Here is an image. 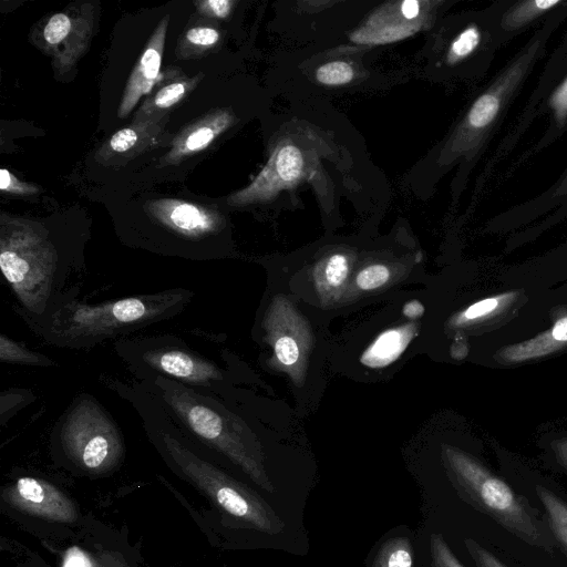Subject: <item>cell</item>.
I'll use <instances>...</instances> for the list:
<instances>
[{
    "mask_svg": "<svg viewBox=\"0 0 567 567\" xmlns=\"http://www.w3.org/2000/svg\"><path fill=\"white\" fill-rule=\"evenodd\" d=\"M113 348L138 381L162 377L216 395L228 379L227 371L174 334L125 337Z\"/></svg>",
    "mask_w": 567,
    "mask_h": 567,
    "instance_id": "5b68a950",
    "label": "cell"
},
{
    "mask_svg": "<svg viewBox=\"0 0 567 567\" xmlns=\"http://www.w3.org/2000/svg\"><path fill=\"white\" fill-rule=\"evenodd\" d=\"M392 266L384 262H371L354 276V286L360 291H374L389 285L395 277Z\"/></svg>",
    "mask_w": 567,
    "mask_h": 567,
    "instance_id": "ffe728a7",
    "label": "cell"
},
{
    "mask_svg": "<svg viewBox=\"0 0 567 567\" xmlns=\"http://www.w3.org/2000/svg\"><path fill=\"white\" fill-rule=\"evenodd\" d=\"M0 361L7 364H21L39 368L55 367L58 363L50 357L28 348L12 338L0 334Z\"/></svg>",
    "mask_w": 567,
    "mask_h": 567,
    "instance_id": "e0dca14e",
    "label": "cell"
},
{
    "mask_svg": "<svg viewBox=\"0 0 567 567\" xmlns=\"http://www.w3.org/2000/svg\"><path fill=\"white\" fill-rule=\"evenodd\" d=\"M353 267V257L334 251L319 259L312 270L317 295L323 306L334 303L346 290Z\"/></svg>",
    "mask_w": 567,
    "mask_h": 567,
    "instance_id": "9a60e30c",
    "label": "cell"
},
{
    "mask_svg": "<svg viewBox=\"0 0 567 567\" xmlns=\"http://www.w3.org/2000/svg\"><path fill=\"white\" fill-rule=\"evenodd\" d=\"M203 76L202 72L195 76H187L178 68L168 69L164 81L143 101L132 122L159 120L167 116L169 111L198 85Z\"/></svg>",
    "mask_w": 567,
    "mask_h": 567,
    "instance_id": "4fadbf2b",
    "label": "cell"
},
{
    "mask_svg": "<svg viewBox=\"0 0 567 567\" xmlns=\"http://www.w3.org/2000/svg\"><path fill=\"white\" fill-rule=\"evenodd\" d=\"M185 41L196 49L213 48L220 39L219 32L209 27H194L186 31Z\"/></svg>",
    "mask_w": 567,
    "mask_h": 567,
    "instance_id": "83f0119b",
    "label": "cell"
},
{
    "mask_svg": "<svg viewBox=\"0 0 567 567\" xmlns=\"http://www.w3.org/2000/svg\"><path fill=\"white\" fill-rule=\"evenodd\" d=\"M467 354V347L464 340H455V342L451 346V355L454 359H462Z\"/></svg>",
    "mask_w": 567,
    "mask_h": 567,
    "instance_id": "74e56055",
    "label": "cell"
},
{
    "mask_svg": "<svg viewBox=\"0 0 567 567\" xmlns=\"http://www.w3.org/2000/svg\"><path fill=\"white\" fill-rule=\"evenodd\" d=\"M138 384L179 427L219 450L266 491H275L258 437L247 422L216 395L162 377L138 381Z\"/></svg>",
    "mask_w": 567,
    "mask_h": 567,
    "instance_id": "3957f363",
    "label": "cell"
},
{
    "mask_svg": "<svg viewBox=\"0 0 567 567\" xmlns=\"http://www.w3.org/2000/svg\"><path fill=\"white\" fill-rule=\"evenodd\" d=\"M0 188L14 195H33L39 192L37 185L22 182L6 168L0 171Z\"/></svg>",
    "mask_w": 567,
    "mask_h": 567,
    "instance_id": "f1b7e54d",
    "label": "cell"
},
{
    "mask_svg": "<svg viewBox=\"0 0 567 567\" xmlns=\"http://www.w3.org/2000/svg\"><path fill=\"white\" fill-rule=\"evenodd\" d=\"M194 298L187 288H169L99 303L71 297L41 317H21L45 343L63 349L90 350L107 340L172 319Z\"/></svg>",
    "mask_w": 567,
    "mask_h": 567,
    "instance_id": "6da1fadb",
    "label": "cell"
},
{
    "mask_svg": "<svg viewBox=\"0 0 567 567\" xmlns=\"http://www.w3.org/2000/svg\"><path fill=\"white\" fill-rule=\"evenodd\" d=\"M73 27L74 22L68 14L54 13L45 23L42 37L49 45L56 47L71 35Z\"/></svg>",
    "mask_w": 567,
    "mask_h": 567,
    "instance_id": "cb8c5ba5",
    "label": "cell"
},
{
    "mask_svg": "<svg viewBox=\"0 0 567 567\" xmlns=\"http://www.w3.org/2000/svg\"><path fill=\"white\" fill-rule=\"evenodd\" d=\"M168 22L169 17L165 16L146 42L124 89L117 110L120 118H125L141 97L164 81L166 72H161V64Z\"/></svg>",
    "mask_w": 567,
    "mask_h": 567,
    "instance_id": "8fae6325",
    "label": "cell"
},
{
    "mask_svg": "<svg viewBox=\"0 0 567 567\" xmlns=\"http://www.w3.org/2000/svg\"><path fill=\"white\" fill-rule=\"evenodd\" d=\"M265 340L272 349L271 365L303 385L315 336L308 319L282 293L272 297L264 318Z\"/></svg>",
    "mask_w": 567,
    "mask_h": 567,
    "instance_id": "52a82bcc",
    "label": "cell"
},
{
    "mask_svg": "<svg viewBox=\"0 0 567 567\" xmlns=\"http://www.w3.org/2000/svg\"><path fill=\"white\" fill-rule=\"evenodd\" d=\"M144 210L150 220L177 243L185 245L188 257L208 259L206 244L226 228L224 216L216 209L175 198L146 202Z\"/></svg>",
    "mask_w": 567,
    "mask_h": 567,
    "instance_id": "ba28073f",
    "label": "cell"
},
{
    "mask_svg": "<svg viewBox=\"0 0 567 567\" xmlns=\"http://www.w3.org/2000/svg\"><path fill=\"white\" fill-rule=\"evenodd\" d=\"M353 68L344 61L328 62L316 71V79L324 85H342L352 81Z\"/></svg>",
    "mask_w": 567,
    "mask_h": 567,
    "instance_id": "603a6c76",
    "label": "cell"
},
{
    "mask_svg": "<svg viewBox=\"0 0 567 567\" xmlns=\"http://www.w3.org/2000/svg\"><path fill=\"white\" fill-rule=\"evenodd\" d=\"M430 555L431 567H464L439 533L430 537Z\"/></svg>",
    "mask_w": 567,
    "mask_h": 567,
    "instance_id": "d4e9b609",
    "label": "cell"
},
{
    "mask_svg": "<svg viewBox=\"0 0 567 567\" xmlns=\"http://www.w3.org/2000/svg\"><path fill=\"white\" fill-rule=\"evenodd\" d=\"M536 493L546 511L554 535L567 551V504L543 486L537 485Z\"/></svg>",
    "mask_w": 567,
    "mask_h": 567,
    "instance_id": "d6986e66",
    "label": "cell"
},
{
    "mask_svg": "<svg viewBox=\"0 0 567 567\" xmlns=\"http://www.w3.org/2000/svg\"><path fill=\"white\" fill-rule=\"evenodd\" d=\"M372 567H414L411 540L398 536L383 542L372 560Z\"/></svg>",
    "mask_w": 567,
    "mask_h": 567,
    "instance_id": "ac0fdd59",
    "label": "cell"
},
{
    "mask_svg": "<svg viewBox=\"0 0 567 567\" xmlns=\"http://www.w3.org/2000/svg\"><path fill=\"white\" fill-rule=\"evenodd\" d=\"M557 1H535L534 4L537 7V9H548L555 4H557Z\"/></svg>",
    "mask_w": 567,
    "mask_h": 567,
    "instance_id": "f35d334b",
    "label": "cell"
},
{
    "mask_svg": "<svg viewBox=\"0 0 567 567\" xmlns=\"http://www.w3.org/2000/svg\"><path fill=\"white\" fill-rule=\"evenodd\" d=\"M399 6L401 16L409 21L416 19L422 9V3L416 0H404Z\"/></svg>",
    "mask_w": 567,
    "mask_h": 567,
    "instance_id": "e575fe53",
    "label": "cell"
},
{
    "mask_svg": "<svg viewBox=\"0 0 567 567\" xmlns=\"http://www.w3.org/2000/svg\"><path fill=\"white\" fill-rule=\"evenodd\" d=\"M64 567H91V564L81 551L73 550L66 557Z\"/></svg>",
    "mask_w": 567,
    "mask_h": 567,
    "instance_id": "8d00e7d4",
    "label": "cell"
},
{
    "mask_svg": "<svg viewBox=\"0 0 567 567\" xmlns=\"http://www.w3.org/2000/svg\"><path fill=\"white\" fill-rule=\"evenodd\" d=\"M464 545L477 567H506L497 557L472 538H465Z\"/></svg>",
    "mask_w": 567,
    "mask_h": 567,
    "instance_id": "f546056e",
    "label": "cell"
},
{
    "mask_svg": "<svg viewBox=\"0 0 567 567\" xmlns=\"http://www.w3.org/2000/svg\"><path fill=\"white\" fill-rule=\"evenodd\" d=\"M16 488L30 508L51 516H63L64 509L53 505V503L63 505V502H53V496H58V494L52 486L33 477H21L18 480Z\"/></svg>",
    "mask_w": 567,
    "mask_h": 567,
    "instance_id": "2e32d148",
    "label": "cell"
},
{
    "mask_svg": "<svg viewBox=\"0 0 567 567\" xmlns=\"http://www.w3.org/2000/svg\"><path fill=\"white\" fill-rule=\"evenodd\" d=\"M442 458L460 497L523 542L551 550L553 540L523 497L465 452L442 446Z\"/></svg>",
    "mask_w": 567,
    "mask_h": 567,
    "instance_id": "277c9868",
    "label": "cell"
},
{
    "mask_svg": "<svg viewBox=\"0 0 567 567\" xmlns=\"http://www.w3.org/2000/svg\"><path fill=\"white\" fill-rule=\"evenodd\" d=\"M235 4L230 0H204L195 3L199 13L216 19H226Z\"/></svg>",
    "mask_w": 567,
    "mask_h": 567,
    "instance_id": "1f68e13d",
    "label": "cell"
},
{
    "mask_svg": "<svg viewBox=\"0 0 567 567\" xmlns=\"http://www.w3.org/2000/svg\"><path fill=\"white\" fill-rule=\"evenodd\" d=\"M82 266V259L61 247L41 223L1 216L0 269L19 317H41L78 297L80 285L71 279Z\"/></svg>",
    "mask_w": 567,
    "mask_h": 567,
    "instance_id": "7a4b0ae2",
    "label": "cell"
},
{
    "mask_svg": "<svg viewBox=\"0 0 567 567\" xmlns=\"http://www.w3.org/2000/svg\"><path fill=\"white\" fill-rule=\"evenodd\" d=\"M419 333V326L410 321L380 332L360 355V363L382 369L396 361Z\"/></svg>",
    "mask_w": 567,
    "mask_h": 567,
    "instance_id": "5bb4252c",
    "label": "cell"
},
{
    "mask_svg": "<svg viewBox=\"0 0 567 567\" xmlns=\"http://www.w3.org/2000/svg\"><path fill=\"white\" fill-rule=\"evenodd\" d=\"M169 115L159 120L132 122L127 127L116 131L96 151L94 159L102 166L118 168L130 161L156 148L172 135L165 132Z\"/></svg>",
    "mask_w": 567,
    "mask_h": 567,
    "instance_id": "30bf717a",
    "label": "cell"
},
{
    "mask_svg": "<svg viewBox=\"0 0 567 567\" xmlns=\"http://www.w3.org/2000/svg\"><path fill=\"white\" fill-rule=\"evenodd\" d=\"M65 452L90 470L111 462L122 447L117 423L91 394L80 393L55 423Z\"/></svg>",
    "mask_w": 567,
    "mask_h": 567,
    "instance_id": "8992f818",
    "label": "cell"
},
{
    "mask_svg": "<svg viewBox=\"0 0 567 567\" xmlns=\"http://www.w3.org/2000/svg\"><path fill=\"white\" fill-rule=\"evenodd\" d=\"M561 457H563L564 463L567 466V446L561 450Z\"/></svg>",
    "mask_w": 567,
    "mask_h": 567,
    "instance_id": "ab89813d",
    "label": "cell"
},
{
    "mask_svg": "<svg viewBox=\"0 0 567 567\" xmlns=\"http://www.w3.org/2000/svg\"><path fill=\"white\" fill-rule=\"evenodd\" d=\"M30 395L31 393L28 394L27 390L20 389L14 390V392H12V390L2 392L1 400L11 402V404L1 405V424H4L8 417L28 404L27 402Z\"/></svg>",
    "mask_w": 567,
    "mask_h": 567,
    "instance_id": "4dcf8cb0",
    "label": "cell"
},
{
    "mask_svg": "<svg viewBox=\"0 0 567 567\" xmlns=\"http://www.w3.org/2000/svg\"><path fill=\"white\" fill-rule=\"evenodd\" d=\"M478 40L480 33L476 28L471 27L465 29L453 41L449 52V61L455 62L470 54L476 48Z\"/></svg>",
    "mask_w": 567,
    "mask_h": 567,
    "instance_id": "4316f807",
    "label": "cell"
},
{
    "mask_svg": "<svg viewBox=\"0 0 567 567\" xmlns=\"http://www.w3.org/2000/svg\"><path fill=\"white\" fill-rule=\"evenodd\" d=\"M305 175V157L292 143L278 146L256 178L245 188L231 194L230 206H245L272 198L280 190L296 185Z\"/></svg>",
    "mask_w": 567,
    "mask_h": 567,
    "instance_id": "9c48e42d",
    "label": "cell"
},
{
    "mask_svg": "<svg viewBox=\"0 0 567 567\" xmlns=\"http://www.w3.org/2000/svg\"><path fill=\"white\" fill-rule=\"evenodd\" d=\"M498 110V101L494 95L481 96L472 106L468 114V122L474 127H482L488 124Z\"/></svg>",
    "mask_w": 567,
    "mask_h": 567,
    "instance_id": "484cf974",
    "label": "cell"
},
{
    "mask_svg": "<svg viewBox=\"0 0 567 567\" xmlns=\"http://www.w3.org/2000/svg\"><path fill=\"white\" fill-rule=\"evenodd\" d=\"M425 312L424 305L417 300L412 299L404 303L402 308V313L405 318L410 319L411 321L417 320L421 317H423Z\"/></svg>",
    "mask_w": 567,
    "mask_h": 567,
    "instance_id": "836d02e7",
    "label": "cell"
},
{
    "mask_svg": "<svg viewBox=\"0 0 567 567\" xmlns=\"http://www.w3.org/2000/svg\"><path fill=\"white\" fill-rule=\"evenodd\" d=\"M550 102L559 116L567 113V79L554 93Z\"/></svg>",
    "mask_w": 567,
    "mask_h": 567,
    "instance_id": "d6a6232c",
    "label": "cell"
},
{
    "mask_svg": "<svg viewBox=\"0 0 567 567\" xmlns=\"http://www.w3.org/2000/svg\"><path fill=\"white\" fill-rule=\"evenodd\" d=\"M235 122L229 109H216L183 127L171 140L169 151L161 158V165H176L185 158L207 148Z\"/></svg>",
    "mask_w": 567,
    "mask_h": 567,
    "instance_id": "7c38bea8",
    "label": "cell"
},
{
    "mask_svg": "<svg viewBox=\"0 0 567 567\" xmlns=\"http://www.w3.org/2000/svg\"><path fill=\"white\" fill-rule=\"evenodd\" d=\"M511 295L512 293L485 298L474 302L461 312L453 316L450 320V324L452 327H461L477 319H482L494 312L499 307L501 301Z\"/></svg>",
    "mask_w": 567,
    "mask_h": 567,
    "instance_id": "44dd1931",
    "label": "cell"
},
{
    "mask_svg": "<svg viewBox=\"0 0 567 567\" xmlns=\"http://www.w3.org/2000/svg\"><path fill=\"white\" fill-rule=\"evenodd\" d=\"M550 336L545 333L534 340L506 349V360L518 361L548 353L551 349L559 346V342L550 341Z\"/></svg>",
    "mask_w": 567,
    "mask_h": 567,
    "instance_id": "7402d4cb",
    "label": "cell"
},
{
    "mask_svg": "<svg viewBox=\"0 0 567 567\" xmlns=\"http://www.w3.org/2000/svg\"><path fill=\"white\" fill-rule=\"evenodd\" d=\"M553 338L560 342H567V317L558 319L551 328Z\"/></svg>",
    "mask_w": 567,
    "mask_h": 567,
    "instance_id": "d590c367",
    "label": "cell"
}]
</instances>
